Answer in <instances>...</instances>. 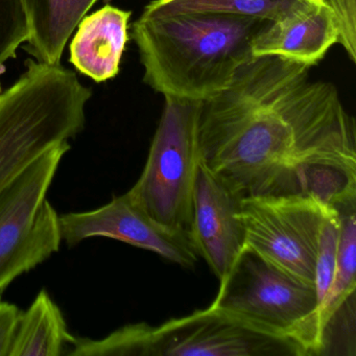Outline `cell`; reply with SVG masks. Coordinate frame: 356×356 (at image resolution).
Wrapping results in <instances>:
<instances>
[{"mask_svg": "<svg viewBox=\"0 0 356 356\" xmlns=\"http://www.w3.org/2000/svg\"><path fill=\"white\" fill-rule=\"evenodd\" d=\"M59 222L62 241L70 247L106 237L154 252L185 268H193L199 259L187 233L160 224L128 193L97 209L59 216Z\"/></svg>", "mask_w": 356, "mask_h": 356, "instance_id": "obj_9", "label": "cell"}, {"mask_svg": "<svg viewBox=\"0 0 356 356\" xmlns=\"http://www.w3.org/2000/svg\"><path fill=\"white\" fill-rule=\"evenodd\" d=\"M92 91L61 63L26 62L0 92V193L45 152L82 132Z\"/></svg>", "mask_w": 356, "mask_h": 356, "instance_id": "obj_3", "label": "cell"}, {"mask_svg": "<svg viewBox=\"0 0 356 356\" xmlns=\"http://www.w3.org/2000/svg\"><path fill=\"white\" fill-rule=\"evenodd\" d=\"M130 11L106 5L85 16L70 44V62L85 76L101 83L115 78L128 42Z\"/></svg>", "mask_w": 356, "mask_h": 356, "instance_id": "obj_12", "label": "cell"}, {"mask_svg": "<svg viewBox=\"0 0 356 356\" xmlns=\"http://www.w3.org/2000/svg\"><path fill=\"white\" fill-rule=\"evenodd\" d=\"M337 41L334 15L326 0H320L264 26L253 39L252 56H278L312 67Z\"/></svg>", "mask_w": 356, "mask_h": 356, "instance_id": "obj_11", "label": "cell"}, {"mask_svg": "<svg viewBox=\"0 0 356 356\" xmlns=\"http://www.w3.org/2000/svg\"><path fill=\"white\" fill-rule=\"evenodd\" d=\"M320 0H153L147 15L186 13L222 14L276 22Z\"/></svg>", "mask_w": 356, "mask_h": 356, "instance_id": "obj_15", "label": "cell"}, {"mask_svg": "<svg viewBox=\"0 0 356 356\" xmlns=\"http://www.w3.org/2000/svg\"><path fill=\"white\" fill-rule=\"evenodd\" d=\"M339 214L333 210L325 218L321 228L318 239V257L316 266V285L318 299V316L323 303L326 300L329 289L332 284L334 274L335 259H337V241H339Z\"/></svg>", "mask_w": 356, "mask_h": 356, "instance_id": "obj_18", "label": "cell"}, {"mask_svg": "<svg viewBox=\"0 0 356 356\" xmlns=\"http://www.w3.org/2000/svg\"><path fill=\"white\" fill-rule=\"evenodd\" d=\"M339 30L337 43L356 62V0H326Z\"/></svg>", "mask_w": 356, "mask_h": 356, "instance_id": "obj_19", "label": "cell"}, {"mask_svg": "<svg viewBox=\"0 0 356 356\" xmlns=\"http://www.w3.org/2000/svg\"><path fill=\"white\" fill-rule=\"evenodd\" d=\"M278 56L252 57L202 103V161L241 197L356 203L355 120L332 83Z\"/></svg>", "mask_w": 356, "mask_h": 356, "instance_id": "obj_1", "label": "cell"}, {"mask_svg": "<svg viewBox=\"0 0 356 356\" xmlns=\"http://www.w3.org/2000/svg\"><path fill=\"white\" fill-rule=\"evenodd\" d=\"M70 356H307L300 343L210 305L160 326L127 325L101 339H76Z\"/></svg>", "mask_w": 356, "mask_h": 356, "instance_id": "obj_4", "label": "cell"}, {"mask_svg": "<svg viewBox=\"0 0 356 356\" xmlns=\"http://www.w3.org/2000/svg\"><path fill=\"white\" fill-rule=\"evenodd\" d=\"M268 20L222 14L147 15L132 24L143 80L164 97L209 101L251 59L252 42Z\"/></svg>", "mask_w": 356, "mask_h": 356, "instance_id": "obj_2", "label": "cell"}, {"mask_svg": "<svg viewBox=\"0 0 356 356\" xmlns=\"http://www.w3.org/2000/svg\"><path fill=\"white\" fill-rule=\"evenodd\" d=\"M339 214V241L332 284L320 309L323 332L329 318L355 293L356 279V203L337 208Z\"/></svg>", "mask_w": 356, "mask_h": 356, "instance_id": "obj_16", "label": "cell"}, {"mask_svg": "<svg viewBox=\"0 0 356 356\" xmlns=\"http://www.w3.org/2000/svg\"><path fill=\"white\" fill-rule=\"evenodd\" d=\"M30 38L26 51L41 63H61L68 39L97 0H24Z\"/></svg>", "mask_w": 356, "mask_h": 356, "instance_id": "obj_13", "label": "cell"}, {"mask_svg": "<svg viewBox=\"0 0 356 356\" xmlns=\"http://www.w3.org/2000/svg\"><path fill=\"white\" fill-rule=\"evenodd\" d=\"M76 339L59 306L42 289L28 310L20 314L9 356L66 355Z\"/></svg>", "mask_w": 356, "mask_h": 356, "instance_id": "obj_14", "label": "cell"}, {"mask_svg": "<svg viewBox=\"0 0 356 356\" xmlns=\"http://www.w3.org/2000/svg\"><path fill=\"white\" fill-rule=\"evenodd\" d=\"M30 38V24L24 0H0V76L20 45ZM0 82V92H1Z\"/></svg>", "mask_w": 356, "mask_h": 356, "instance_id": "obj_17", "label": "cell"}, {"mask_svg": "<svg viewBox=\"0 0 356 356\" xmlns=\"http://www.w3.org/2000/svg\"><path fill=\"white\" fill-rule=\"evenodd\" d=\"M70 149L45 152L0 193V293L60 250L59 214L47 197Z\"/></svg>", "mask_w": 356, "mask_h": 356, "instance_id": "obj_7", "label": "cell"}, {"mask_svg": "<svg viewBox=\"0 0 356 356\" xmlns=\"http://www.w3.org/2000/svg\"><path fill=\"white\" fill-rule=\"evenodd\" d=\"M20 314L17 306L0 301V356H9Z\"/></svg>", "mask_w": 356, "mask_h": 356, "instance_id": "obj_20", "label": "cell"}, {"mask_svg": "<svg viewBox=\"0 0 356 356\" xmlns=\"http://www.w3.org/2000/svg\"><path fill=\"white\" fill-rule=\"evenodd\" d=\"M201 102L165 97L145 168L128 191L157 222L189 235L201 162Z\"/></svg>", "mask_w": 356, "mask_h": 356, "instance_id": "obj_6", "label": "cell"}, {"mask_svg": "<svg viewBox=\"0 0 356 356\" xmlns=\"http://www.w3.org/2000/svg\"><path fill=\"white\" fill-rule=\"evenodd\" d=\"M241 197L203 161L200 162L193 197L189 237L218 280L229 274L245 250Z\"/></svg>", "mask_w": 356, "mask_h": 356, "instance_id": "obj_10", "label": "cell"}, {"mask_svg": "<svg viewBox=\"0 0 356 356\" xmlns=\"http://www.w3.org/2000/svg\"><path fill=\"white\" fill-rule=\"evenodd\" d=\"M334 209L310 195L241 197L245 249L293 278L314 285L321 228Z\"/></svg>", "mask_w": 356, "mask_h": 356, "instance_id": "obj_8", "label": "cell"}, {"mask_svg": "<svg viewBox=\"0 0 356 356\" xmlns=\"http://www.w3.org/2000/svg\"><path fill=\"white\" fill-rule=\"evenodd\" d=\"M211 305L273 334L293 339L307 355H322L316 286L285 274L249 250H243L220 281Z\"/></svg>", "mask_w": 356, "mask_h": 356, "instance_id": "obj_5", "label": "cell"}]
</instances>
